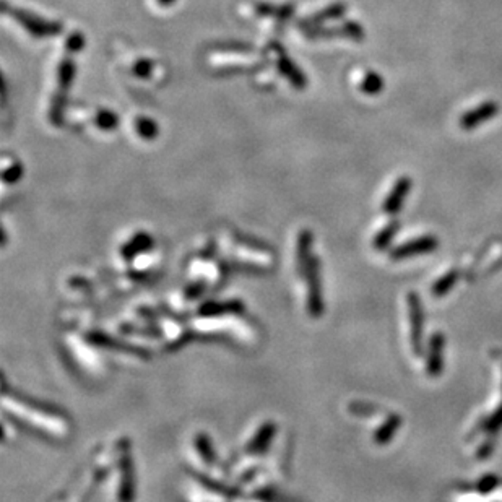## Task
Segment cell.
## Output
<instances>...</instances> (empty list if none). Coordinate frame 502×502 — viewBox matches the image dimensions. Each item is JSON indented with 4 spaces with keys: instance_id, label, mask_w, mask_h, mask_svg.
Returning a JSON list of instances; mask_svg holds the SVG:
<instances>
[{
    "instance_id": "obj_20",
    "label": "cell",
    "mask_w": 502,
    "mask_h": 502,
    "mask_svg": "<svg viewBox=\"0 0 502 502\" xmlns=\"http://www.w3.org/2000/svg\"><path fill=\"white\" fill-rule=\"evenodd\" d=\"M156 2H158L161 7H171L176 0H156Z\"/></svg>"
},
{
    "instance_id": "obj_6",
    "label": "cell",
    "mask_w": 502,
    "mask_h": 502,
    "mask_svg": "<svg viewBox=\"0 0 502 502\" xmlns=\"http://www.w3.org/2000/svg\"><path fill=\"white\" fill-rule=\"evenodd\" d=\"M436 248H437L436 237L424 236V237H419V239L410 241V243H406L405 245H402V248L393 250V257L405 259V257H410V255H415V254L431 252V250H434Z\"/></svg>"
},
{
    "instance_id": "obj_16",
    "label": "cell",
    "mask_w": 502,
    "mask_h": 502,
    "mask_svg": "<svg viewBox=\"0 0 502 502\" xmlns=\"http://www.w3.org/2000/svg\"><path fill=\"white\" fill-rule=\"evenodd\" d=\"M150 244H151L150 236L143 232V234H137L135 237H133V241H132V243H129L127 249H125L124 252L125 254H133V252H137V250H145V249L150 248Z\"/></svg>"
},
{
    "instance_id": "obj_2",
    "label": "cell",
    "mask_w": 502,
    "mask_h": 502,
    "mask_svg": "<svg viewBox=\"0 0 502 502\" xmlns=\"http://www.w3.org/2000/svg\"><path fill=\"white\" fill-rule=\"evenodd\" d=\"M499 113V105L496 101H486L481 105L470 109L460 118V127L463 130H474L478 125L488 122V120L496 118Z\"/></svg>"
},
{
    "instance_id": "obj_11",
    "label": "cell",
    "mask_w": 502,
    "mask_h": 502,
    "mask_svg": "<svg viewBox=\"0 0 502 502\" xmlns=\"http://www.w3.org/2000/svg\"><path fill=\"white\" fill-rule=\"evenodd\" d=\"M65 93L67 91H57L56 95L52 98V105H51V111H49V118L54 124H62V116H64V109H65Z\"/></svg>"
},
{
    "instance_id": "obj_8",
    "label": "cell",
    "mask_w": 502,
    "mask_h": 502,
    "mask_svg": "<svg viewBox=\"0 0 502 502\" xmlns=\"http://www.w3.org/2000/svg\"><path fill=\"white\" fill-rule=\"evenodd\" d=\"M75 78V64L70 57L61 61L59 69H57V83H59L61 91H67Z\"/></svg>"
},
{
    "instance_id": "obj_13",
    "label": "cell",
    "mask_w": 502,
    "mask_h": 502,
    "mask_svg": "<svg viewBox=\"0 0 502 502\" xmlns=\"http://www.w3.org/2000/svg\"><path fill=\"white\" fill-rule=\"evenodd\" d=\"M95 122L101 130H114L119 124V118L113 113V111L100 109L96 113Z\"/></svg>"
},
{
    "instance_id": "obj_4",
    "label": "cell",
    "mask_w": 502,
    "mask_h": 502,
    "mask_svg": "<svg viewBox=\"0 0 502 502\" xmlns=\"http://www.w3.org/2000/svg\"><path fill=\"white\" fill-rule=\"evenodd\" d=\"M273 47H275L276 52V61H278V69L281 70V74L285 75L286 78L290 80L291 85L298 89H304L307 85V80L304 77V74L293 64V61L290 59V56L283 51V47L280 44L273 43Z\"/></svg>"
},
{
    "instance_id": "obj_17",
    "label": "cell",
    "mask_w": 502,
    "mask_h": 502,
    "mask_svg": "<svg viewBox=\"0 0 502 502\" xmlns=\"http://www.w3.org/2000/svg\"><path fill=\"white\" fill-rule=\"evenodd\" d=\"M153 72V62L150 59H138L135 64H133V74L140 78H148Z\"/></svg>"
},
{
    "instance_id": "obj_18",
    "label": "cell",
    "mask_w": 502,
    "mask_h": 502,
    "mask_svg": "<svg viewBox=\"0 0 502 502\" xmlns=\"http://www.w3.org/2000/svg\"><path fill=\"white\" fill-rule=\"evenodd\" d=\"M21 176H23V168H21L20 163L12 164L10 168H7L6 171H3V174H2L3 182H8V184L17 182L18 179H20Z\"/></svg>"
},
{
    "instance_id": "obj_7",
    "label": "cell",
    "mask_w": 502,
    "mask_h": 502,
    "mask_svg": "<svg viewBox=\"0 0 502 502\" xmlns=\"http://www.w3.org/2000/svg\"><path fill=\"white\" fill-rule=\"evenodd\" d=\"M345 13H347V3L335 2V3H330L329 7H325L324 10L316 13V15L304 18V20L301 21V25L307 26V28H312V26L322 25L329 20H337V18H342Z\"/></svg>"
},
{
    "instance_id": "obj_15",
    "label": "cell",
    "mask_w": 502,
    "mask_h": 502,
    "mask_svg": "<svg viewBox=\"0 0 502 502\" xmlns=\"http://www.w3.org/2000/svg\"><path fill=\"white\" fill-rule=\"evenodd\" d=\"M398 423H400V419L397 418V416H393V418H390L387 423L384 424V428L380 429V431L375 434V441L378 442H387L390 437H392V434L395 433V429L398 428Z\"/></svg>"
},
{
    "instance_id": "obj_5",
    "label": "cell",
    "mask_w": 502,
    "mask_h": 502,
    "mask_svg": "<svg viewBox=\"0 0 502 502\" xmlns=\"http://www.w3.org/2000/svg\"><path fill=\"white\" fill-rule=\"evenodd\" d=\"M411 190V179L408 176H402L393 186V189L390 190V194L387 195V199L384 200V212L389 215L397 213L398 210L402 208L403 201L410 194Z\"/></svg>"
},
{
    "instance_id": "obj_14",
    "label": "cell",
    "mask_w": 502,
    "mask_h": 502,
    "mask_svg": "<svg viewBox=\"0 0 502 502\" xmlns=\"http://www.w3.org/2000/svg\"><path fill=\"white\" fill-rule=\"evenodd\" d=\"M397 230H398L397 223H390V225L385 226L384 230L380 231L378 236H375V239H374L375 248H378V249L387 248V245L390 244V241L393 239V236L397 234Z\"/></svg>"
},
{
    "instance_id": "obj_12",
    "label": "cell",
    "mask_w": 502,
    "mask_h": 502,
    "mask_svg": "<svg viewBox=\"0 0 502 502\" xmlns=\"http://www.w3.org/2000/svg\"><path fill=\"white\" fill-rule=\"evenodd\" d=\"M135 130L137 133L145 140H151L158 135V124L150 118H138L135 120Z\"/></svg>"
},
{
    "instance_id": "obj_19",
    "label": "cell",
    "mask_w": 502,
    "mask_h": 502,
    "mask_svg": "<svg viewBox=\"0 0 502 502\" xmlns=\"http://www.w3.org/2000/svg\"><path fill=\"white\" fill-rule=\"evenodd\" d=\"M85 46V36L82 33H74L67 39V49L70 52H80Z\"/></svg>"
},
{
    "instance_id": "obj_10",
    "label": "cell",
    "mask_w": 502,
    "mask_h": 502,
    "mask_svg": "<svg viewBox=\"0 0 502 502\" xmlns=\"http://www.w3.org/2000/svg\"><path fill=\"white\" fill-rule=\"evenodd\" d=\"M255 12L259 15H270L276 18H290L294 13V8L291 6H272V3H257Z\"/></svg>"
},
{
    "instance_id": "obj_1",
    "label": "cell",
    "mask_w": 502,
    "mask_h": 502,
    "mask_svg": "<svg viewBox=\"0 0 502 502\" xmlns=\"http://www.w3.org/2000/svg\"><path fill=\"white\" fill-rule=\"evenodd\" d=\"M3 12L8 13L12 18H15L18 23L23 26L30 34H33L34 38H49V36H56L62 31V25L59 21H49L38 15H33L28 10H23V8L8 7L7 2H3Z\"/></svg>"
},
{
    "instance_id": "obj_3",
    "label": "cell",
    "mask_w": 502,
    "mask_h": 502,
    "mask_svg": "<svg viewBox=\"0 0 502 502\" xmlns=\"http://www.w3.org/2000/svg\"><path fill=\"white\" fill-rule=\"evenodd\" d=\"M309 38H338V36H343V38L355 39V41H362L364 39V28L356 21H347L340 28H312L307 30Z\"/></svg>"
},
{
    "instance_id": "obj_9",
    "label": "cell",
    "mask_w": 502,
    "mask_h": 502,
    "mask_svg": "<svg viewBox=\"0 0 502 502\" xmlns=\"http://www.w3.org/2000/svg\"><path fill=\"white\" fill-rule=\"evenodd\" d=\"M384 78L380 77L379 74H375V72H367V74L364 75V78H362V82L360 85L361 91L366 93V95H379V93H382L384 89Z\"/></svg>"
}]
</instances>
